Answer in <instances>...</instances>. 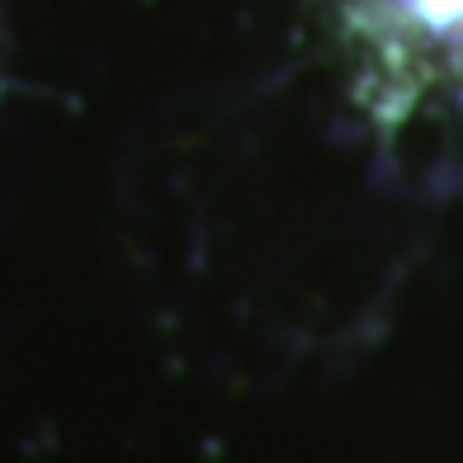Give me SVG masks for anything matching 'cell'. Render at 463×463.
Segmentation results:
<instances>
[{
    "mask_svg": "<svg viewBox=\"0 0 463 463\" xmlns=\"http://www.w3.org/2000/svg\"><path fill=\"white\" fill-rule=\"evenodd\" d=\"M392 5L420 33H430L439 43H449L454 52H463V0H392Z\"/></svg>",
    "mask_w": 463,
    "mask_h": 463,
    "instance_id": "6da1fadb",
    "label": "cell"
}]
</instances>
